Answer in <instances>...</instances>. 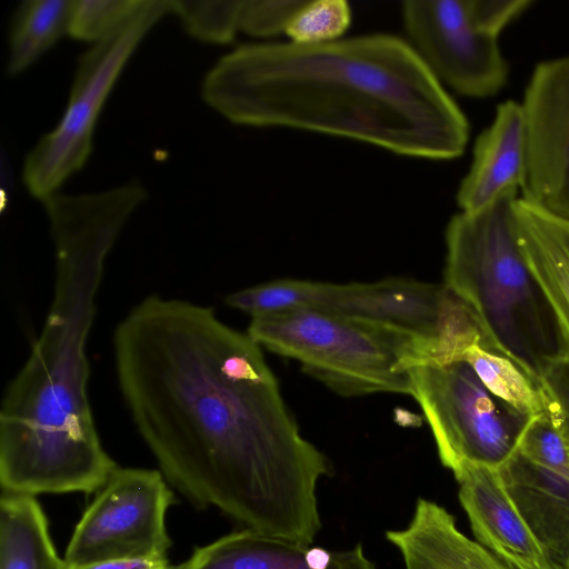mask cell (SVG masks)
<instances>
[{
    "label": "cell",
    "instance_id": "obj_1",
    "mask_svg": "<svg viewBox=\"0 0 569 569\" xmlns=\"http://www.w3.org/2000/svg\"><path fill=\"white\" fill-rule=\"evenodd\" d=\"M113 355L124 403L166 480L244 529L313 543L329 465L248 333L209 307L150 296L118 323Z\"/></svg>",
    "mask_w": 569,
    "mask_h": 569
},
{
    "label": "cell",
    "instance_id": "obj_2",
    "mask_svg": "<svg viewBox=\"0 0 569 569\" xmlns=\"http://www.w3.org/2000/svg\"><path fill=\"white\" fill-rule=\"evenodd\" d=\"M233 123L287 127L432 160L460 157L469 122L408 41L375 33L321 44H243L204 77Z\"/></svg>",
    "mask_w": 569,
    "mask_h": 569
},
{
    "label": "cell",
    "instance_id": "obj_3",
    "mask_svg": "<svg viewBox=\"0 0 569 569\" xmlns=\"http://www.w3.org/2000/svg\"><path fill=\"white\" fill-rule=\"evenodd\" d=\"M104 260L56 257L52 303L0 409L2 491H98L118 467L103 449L88 396L87 341Z\"/></svg>",
    "mask_w": 569,
    "mask_h": 569
},
{
    "label": "cell",
    "instance_id": "obj_4",
    "mask_svg": "<svg viewBox=\"0 0 569 569\" xmlns=\"http://www.w3.org/2000/svg\"><path fill=\"white\" fill-rule=\"evenodd\" d=\"M518 190L455 214L446 229L443 284L482 321L505 357L538 387L562 352L551 310L525 260L517 229Z\"/></svg>",
    "mask_w": 569,
    "mask_h": 569
},
{
    "label": "cell",
    "instance_id": "obj_5",
    "mask_svg": "<svg viewBox=\"0 0 569 569\" xmlns=\"http://www.w3.org/2000/svg\"><path fill=\"white\" fill-rule=\"evenodd\" d=\"M247 333L262 348L292 358L335 392L412 393L408 370L428 345L320 310L253 318Z\"/></svg>",
    "mask_w": 569,
    "mask_h": 569
},
{
    "label": "cell",
    "instance_id": "obj_6",
    "mask_svg": "<svg viewBox=\"0 0 569 569\" xmlns=\"http://www.w3.org/2000/svg\"><path fill=\"white\" fill-rule=\"evenodd\" d=\"M412 393L452 473L465 465L499 470L531 417L493 396L463 360H425L408 370Z\"/></svg>",
    "mask_w": 569,
    "mask_h": 569
},
{
    "label": "cell",
    "instance_id": "obj_7",
    "mask_svg": "<svg viewBox=\"0 0 569 569\" xmlns=\"http://www.w3.org/2000/svg\"><path fill=\"white\" fill-rule=\"evenodd\" d=\"M167 12L169 1L144 0L132 18L81 54L60 122L24 160L22 177L33 197L42 201L57 193L84 166L108 96L142 39Z\"/></svg>",
    "mask_w": 569,
    "mask_h": 569
},
{
    "label": "cell",
    "instance_id": "obj_8",
    "mask_svg": "<svg viewBox=\"0 0 569 569\" xmlns=\"http://www.w3.org/2000/svg\"><path fill=\"white\" fill-rule=\"evenodd\" d=\"M173 500L161 471L117 467L77 523L63 558L66 568L167 558L171 540L164 517Z\"/></svg>",
    "mask_w": 569,
    "mask_h": 569
},
{
    "label": "cell",
    "instance_id": "obj_9",
    "mask_svg": "<svg viewBox=\"0 0 569 569\" xmlns=\"http://www.w3.org/2000/svg\"><path fill=\"white\" fill-rule=\"evenodd\" d=\"M312 310L337 315L426 342L433 358L465 336L473 311L443 283L391 278L376 282H319Z\"/></svg>",
    "mask_w": 569,
    "mask_h": 569
},
{
    "label": "cell",
    "instance_id": "obj_10",
    "mask_svg": "<svg viewBox=\"0 0 569 569\" xmlns=\"http://www.w3.org/2000/svg\"><path fill=\"white\" fill-rule=\"evenodd\" d=\"M401 14L408 42L442 84L469 98L492 97L506 86L499 39L476 26L469 0H409Z\"/></svg>",
    "mask_w": 569,
    "mask_h": 569
},
{
    "label": "cell",
    "instance_id": "obj_11",
    "mask_svg": "<svg viewBox=\"0 0 569 569\" xmlns=\"http://www.w3.org/2000/svg\"><path fill=\"white\" fill-rule=\"evenodd\" d=\"M521 106L527 130L522 198L569 219V54L536 64Z\"/></svg>",
    "mask_w": 569,
    "mask_h": 569
},
{
    "label": "cell",
    "instance_id": "obj_12",
    "mask_svg": "<svg viewBox=\"0 0 569 569\" xmlns=\"http://www.w3.org/2000/svg\"><path fill=\"white\" fill-rule=\"evenodd\" d=\"M453 476L477 542L509 569H558L512 502L499 470L465 465Z\"/></svg>",
    "mask_w": 569,
    "mask_h": 569
},
{
    "label": "cell",
    "instance_id": "obj_13",
    "mask_svg": "<svg viewBox=\"0 0 569 569\" xmlns=\"http://www.w3.org/2000/svg\"><path fill=\"white\" fill-rule=\"evenodd\" d=\"M181 569H377L361 543L328 550L250 529L197 548Z\"/></svg>",
    "mask_w": 569,
    "mask_h": 569
},
{
    "label": "cell",
    "instance_id": "obj_14",
    "mask_svg": "<svg viewBox=\"0 0 569 569\" xmlns=\"http://www.w3.org/2000/svg\"><path fill=\"white\" fill-rule=\"evenodd\" d=\"M526 173L523 109L521 102L506 100L497 106L492 122L476 139L471 166L456 196L460 211L482 209L507 191H519Z\"/></svg>",
    "mask_w": 569,
    "mask_h": 569
},
{
    "label": "cell",
    "instance_id": "obj_15",
    "mask_svg": "<svg viewBox=\"0 0 569 569\" xmlns=\"http://www.w3.org/2000/svg\"><path fill=\"white\" fill-rule=\"evenodd\" d=\"M515 214L525 260L569 356V219L522 197L515 202Z\"/></svg>",
    "mask_w": 569,
    "mask_h": 569
},
{
    "label": "cell",
    "instance_id": "obj_16",
    "mask_svg": "<svg viewBox=\"0 0 569 569\" xmlns=\"http://www.w3.org/2000/svg\"><path fill=\"white\" fill-rule=\"evenodd\" d=\"M499 473L525 522L560 569L569 557V477L540 467L518 451Z\"/></svg>",
    "mask_w": 569,
    "mask_h": 569
},
{
    "label": "cell",
    "instance_id": "obj_17",
    "mask_svg": "<svg viewBox=\"0 0 569 569\" xmlns=\"http://www.w3.org/2000/svg\"><path fill=\"white\" fill-rule=\"evenodd\" d=\"M386 538L400 552L405 569H509L463 535L443 507L423 498L417 500L408 526L388 530Z\"/></svg>",
    "mask_w": 569,
    "mask_h": 569
},
{
    "label": "cell",
    "instance_id": "obj_18",
    "mask_svg": "<svg viewBox=\"0 0 569 569\" xmlns=\"http://www.w3.org/2000/svg\"><path fill=\"white\" fill-rule=\"evenodd\" d=\"M0 569H67L51 541L47 518L33 496L2 491Z\"/></svg>",
    "mask_w": 569,
    "mask_h": 569
},
{
    "label": "cell",
    "instance_id": "obj_19",
    "mask_svg": "<svg viewBox=\"0 0 569 569\" xmlns=\"http://www.w3.org/2000/svg\"><path fill=\"white\" fill-rule=\"evenodd\" d=\"M76 0H26L16 10L9 32L7 71L17 76L69 32Z\"/></svg>",
    "mask_w": 569,
    "mask_h": 569
},
{
    "label": "cell",
    "instance_id": "obj_20",
    "mask_svg": "<svg viewBox=\"0 0 569 569\" xmlns=\"http://www.w3.org/2000/svg\"><path fill=\"white\" fill-rule=\"evenodd\" d=\"M461 360L472 368L493 396L520 413L532 417L546 410L547 401L541 389L507 357L473 345Z\"/></svg>",
    "mask_w": 569,
    "mask_h": 569
},
{
    "label": "cell",
    "instance_id": "obj_21",
    "mask_svg": "<svg viewBox=\"0 0 569 569\" xmlns=\"http://www.w3.org/2000/svg\"><path fill=\"white\" fill-rule=\"evenodd\" d=\"M318 282L280 279L234 291L226 303L253 318L313 309Z\"/></svg>",
    "mask_w": 569,
    "mask_h": 569
},
{
    "label": "cell",
    "instance_id": "obj_22",
    "mask_svg": "<svg viewBox=\"0 0 569 569\" xmlns=\"http://www.w3.org/2000/svg\"><path fill=\"white\" fill-rule=\"evenodd\" d=\"M243 0H171L169 10L186 31L209 43H229L238 30Z\"/></svg>",
    "mask_w": 569,
    "mask_h": 569
},
{
    "label": "cell",
    "instance_id": "obj_23",
    "mask_svg": "<svg viewBox=\"0 0 569 569\" xmlns=\"http://www.w3.org/2000/svg\"><path fill=\"white\" fill-rule=\"evenodd\" d=\"M345 0H306L289 22L284 34L299 44H321L342 39L351 23Z\"/></svg>",
    "mask_w": 569,
    "mask_h": 569
},
{
    "label": "cell",
    "instance_id": "obj_24",
    "mask_svg": "<svg viewBox=\"0 0 569 569\" xmlns=\"http://www.w3.org/2000/svg\"><path fill=\"white\" fill-rule=\"evenodd\" d=\"M144 0H76L69 34L78 40L100 41L130 18Z\"/></svg>",
    "mask_w": 569,
    "mask_h": 569
},
{
    "label": "cell",
    "instance_id": "obj_25",
    "mask_svg": "<svg viewBox=\"0 0 569 569\" xmlns=\"http://www.w3.org/2000/svg\"><path fill=\"white\" fill-rule=\"evenodd\" d=\"M517 451L531 462L569 477V452L562 432L546 410L532 416Z\"/></svg>",
    "mask_w": 569,
    "mask_h": 569
},
{
    "label": "cell",
    "instance_id": "obj_26",
    "mask_svg": "<svg viewBox=\"0 0 569 569\" xmlns=\"http://www.w3.org/2000/svg\"><path fill=\"white\" fill-rule=\"evenodd\" d=\"M306 0H243L240 30L254 37H274L286 29Z\"/></svg>",
    "mask_w": 569,
    "mask_h": 569
},
{
    "label": "cell",
    "instance_id": "obj_27",
    "mask_svg": "<svg viewBox=\"0 0 569 569\" xmlns=\"http://www.w3.org/2000/svg\"><path fill=\"white\" fill-rule=\"evenodd\" d=\"M469 3L476 26L497 39L512 21L533 4L531 0H469Z\"/></svg>",
    "mask_w": 569,
    "mask_h": 569
},
{
    "label": "cell",
    "instance_id": "obj_28",
    "mask_svg": "<svg viewBox=\"0 0 569 569\" xmlns=\"http://www.w3.org/2000/svg\"><path fill=\"white\" fill-rule=\"evenodd\" d=\"M546 400L569 421V356L563 351L542 368L538 381Z\"/></svg>",
    "mask_w": 569,
    "mask_h": 569
},
{
    "label": "cell",
    "instance_id": "obj_29",
    "mask_svg": "<svg viewBox=\"0 0 569 569\" xmlns=\"http://www.w3.org/2000/svg\"><path fill=\"white\" fill-rule=\"evenodd\" d=\"M67 569H181V565H171L168 558H140L103 561Z\"/></svg>",
    "mask_w": 569,
    "mask_h": 569
},
{
    "label": "cell",
    "instance_id": "obj_30",
    "mask_svg": "<svg viewBox=\"0 0 569 569\" xmlns=\"http://www.w3.org/2000/svg\"><path fill=\"white\" fill-rule=\"evenodd\" d=\"M547 409L550 412V415L552 416V418L556 421V423L558 425V427L560 428L562 436L565 438L567 448H568V452H569V421L556 408H553L548 402H547Z\"/></svg>",
    "mask_w": 569,
    "mask_h": 569
},
{
    "label": "cell",
    "instance_id": "obj_31",
    "mask_svg": "<svg viewBox=\"0 0 569 569\" xmlns=\"http://www.w3.org/2000/svg\"><path fill=\"white\" fill-rule=\"evenodd\" d=\"M560 569H569V557L568 559L565 561V563L561 566Z\"/></svg>",
    "mask_w": 569,
    "mask_h": 569
}]
</instances>
